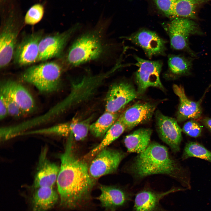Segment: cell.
I'll return each mask as SVG.
<instances>
[{
	"label": "cell",
	"mask_w": 211,
	"mask_h": 211,
	"mask_svg": "<svg viewBox=\"0 0 211 211\" xmlns=\"http://www.w3.org/2000/svg\"><path fill=\"white\" fill-rule=\"evenodd\" d=\"M99 188L101 194L96 199L106 211H116L132 200V194L120 188L101 185Z\"/></svg>",
	"instance_id": "obj_15"
},
{
	"label": "cell",
	"mask_w": 211,
	"mask_h": 211,
	"mask_svg": "<svg viewBox=\"0 0 211 211\" xmlns=\"http://www.w3.org/2000/svg\"><path fill=\"white\" fill-rule=\"evenodd\" d=\"M163 26L169 37L172 48L185 51L193 57H197L190 48L189 41L191 35H204L197 23L191 19L178 18L163 23Z\"/></svg>",
	"instance_id": "obj_5"
},
{
	"label": "cell",
	"mask_w": 211,
	"mask_h": 211,
	"mask_svg": "<svg viewBox=\"0 0 211 211\" xmlns=\"http://www.w3.org/2000/svg\"><path fill=\"white\" fill-rule=\"evenodd\" d=\"M181 190L174 188L158 192L149 189H144L136 195L132 211H169L162 207L160 201L168 194Z\"/></svg>",
	"instance_id": "obj_18"
},
{
	"label": "cell",
	"mask_w": 211,
	"mask_h": 211,
	"mask_svg": "<svg viewBox=\"0 0 211 211\" xmlns=\"http://www.w3.org/2000/svg\"><path fill=\"white\" fill-rule=\"evenodd\" d=\"M192 157H196L211 162V152L203 145L190 142L186 145L182 156L183 160Z\"/></svg>",
	"instance_id": "obj_26"
},
{
	"label": "cell",
	"mask_w": 211,
	"mask_h": 211,
	"mask_svg": "<svg viewBox=\"0 0 211 211\" xmlns=\"http://www.w3.org/2000/svg\"><path fill=\"white\" fill-rule=\"evenodd\" d=\"M156 107L155 104L150 102L138 103L126 109L119 118L125 125L126 130H130L138 125L150 121Z\"/></svg>",
	"instance_id": "obj_16"
},
{
	"label": "cell",
	"mask_w": 211,
	"mask_h": 211,
	"mask_svg": "<svg viewBox=\"0 0 211 211\" xmlns=\"http://www.w3.org/2000/svg\"><path fill=\"white\" fill-rule=\"evenodd\" d=\"M120 151L105 148L95 156L89 166L91 176L94 179L114 173L125 157Z\"/></svg>",
	"instance_id": "obj_10"
},
{
	"label": "cell",
	"mask_w": 211,
	"mask_h": 211,
	"mask_svg": "<svg viewBox=\"0 0 211 211\" xmlns=\"http://www.w3.org/2000/svg\"><path fill=\"white\" fill-rule=\"evenodd\" d=\"M44 13V8L40 3L36 4L32 6L28 10L25 15V23L30 25H35L42 19Z\"/></svg>",
	"instance_id": "obj_27"
},
{
	"label": "cell",
	"mask_w": 211,
	"mask_h": 211,
	"mask_svg": "<svg viewBox=\"0 0 211 211\" xmlns=\"http://www.w3.org/2000/svg\"><path fill=\"white\" fill-rule=\"evenodd\" d=\"M0 86L8 92L25 114L31 113L35 111V100L23 85L13 80H7L2 82Z\"/></svg>",
	"instance_id": "obj_19"
},
{
	"label": "cell",
	"mask_w": 211,
	"mask_h": 211,
	"mask_svg": "<svg viewBox=\"0 0 211 211\" xmlns=\"http://www.w3.org/2000/svg\"><path fill=\"white\" fill-rule=\"evenodd\" d=\"M62 69L58 63L47 62L28 68L22 76L23 81L34 86L40 93H51L60 85Z\"/></svg>",
	"instance_id": "obj_4"
},
{
	"label": "cell",
	"mask_w": 211,
	"mask_h": 211,
	"mask_svg": "<svg viewBox=\"0 0 211 211\" xmlns=\"http://www.w3.org/2000/svg\"><path fill=\"white\" fill-rule=\"evenodd\" d=\"M201 122L211 132V118H206L201 120Z\"/></svg>",
	"instance_id": "obj_31"
},
{
	"label": "cell",
	"mask_w": 211,
	"mask_h": 211,
	"mask_svg": "<svg viewBox=\"0 0 211 211\" xmlns=\"http://www.w3.org/2000/svg\"><path fill=\"white\" fill-rule=\"evenodd\" d=\"M202 130V126L198 122L192 120L186 122L182 129L186 134L193 137L199 136L201 134Z\"/></svg>",
	"instance_id": "obj_29"
},
{
	"label": "cell",
	"mask_w": 211,
	"mask_h": 211,
	"mask_svg": "<svg viewBox=\"0 0 211 211\" xmlns=\"http://www.w3.org/2000/svg\"><path fill=\"white\" fill-rule=\"evenodd\" d=\"M122 38L140 47L149 58L165 54L166 41L153 31L142 29Z\"/></svg>",
	"instance_id": "obj_11"
},
{
	"label": "cell",
	"mask_w": 211,
	"mask_h": 211,
	"mask_svg": "<svg viewBox=\"0 0 211 211\" xmlns=\"http://www.w3.org/2000/svg\"><path fill=\"white\" fill-rule=\"evenodd\" d=\"M120 114L105 111L94 122L91 124L89 131L96 137H102L118 120Z\"/></svg>",
	"instance_id": "obj_24"
},
{
	"label": "cell",
	"mask_w": 211,
	"mask_h": 211,
	"mask_svg": "<svg viewBox=\"0 0 211 211\" xmlns=\"http://www.w3.org/2000/svg\"><path fill=\"white\" fill-rule=\"evenodd\" d=\"M134 57L136 61L135 65L138 68L135 76L138 94H143L150 87L164 89L160 78L162 66V62L147 60L137 56Z\"/></svg>",
	"instance_id": "obj_6"
},
{
	"label": "cell",
	"mask_w": 211,
	"mask_h": 211,
	"mask_svg": "<svg viewBox=\"0 0 211 211\" xmlns=\"http://www.w3.org/2000/svg\"><path fill=\"white\" fill-rule=\"evenodd\" d=\"M0 94L5 102L8 115L16 118L21 117L25 114L8 92L0 86Z\"/></svg>",
	"instance_id": "obj_28"
},
{
	"label": "cell",
	"mask_w": 211,
	"mask_h": 211,
	"mask_svg": "<svg viewBox=\"0 0 211 211\" xmlns=\"http://www.w3.org/2000/svg\"><path fill=\"white\" fill-rule=\"evenodd\" d=\"M137 91L130 83L122 81L112 85L105 98V111L117 113L138 96Z\"/></svg>",
	"instance_id": "obj_9"
},
{
	"label": "cell",
	"mask_w": 211,
	"mask_h": 211,
	"mask_svg": "<svg viewBox=\"0 0 211 211\" xmlns=\"http://www.w3.org/2000/svg\"><path fill=\"white\" fill-rule=\"evenodd\" d=\"M47 150L44 148L40 154L31 188L33 190L42 187H53L57 182L60 166L48 159Z\"/></svg>",
	"instance_id": "obj_13"
},
{
	"label": "cell",
	"mask_w": 211,
	"mask_h": 211,
	"mask_svg": "<svg viewBox=\"0 0 211 211\" xmlns=\"http://www.w3.org/2000/svg\"><path fill=\"white\" fill-rule=\"evenodd\" d=\"M5 0H1V1H2V2L4 1Z\"/></svg>",
	"instance_id": "obj_32"
},
{
	"label": "cell",
	"mask_w": 211,
	"mask_h": 211,
	"mask_svg": "<svg viewBox=\"0 0 211 211\" xmlns=\"http://www.w3.org/2000/svg\"><path fill=\"white\" fill-rule=\"evenodd\" d=\"M152 134L151 129L142 128L127 135L124 143L127 151L138 154L144 151L150 144Z\"/></svg>",
	"instance_id": "obj_22"
},
{
	"label": "cell",
	"mask_w": 211,
	"mask_h": 211,
	"mask_svg": "<svg viewBox=\"0 0 211 211\" xmlns=\"http://www.w3.org/2000/svg\"><path fill=\"white\" fill-rule=\"evenodd\" d=\"M69 137L64 150L59 156L61 164L56 183L59 205L67 210L84 209L91 205V194L95 181L87 163L74 153L73 136Z\"/></svg>",
	"instance_id": "obj_1"
},
{
	"label": "cell",
	"mask_w": 211,
	"mask_h": 211,
	"mask_svg": "<svg viewBox=\"0 0 211 211\" xmlns=\"http://www.w3.org/2000/svg\"><path fill=\"white\" fill-rule=\"evenodd\" d=\"M193 59L181 55H170L168 58L167 74L170 77L175 79L190 75Z\"/></svg>",
	"instance_id": "obj_23"
},
{
	"label": "cell",
	"mask_w": 211,
	"mask_h": 211,
	"mask_svg": "<svg viewBox=\"0 0 211 211\" xmlns=\"http://www.w3.org/2000/svg\"><path fill=\"white\" fill-rule=\"evenodd\" d=\"M0 95V119L2 120L6 118L8 114L4 98L2 95Z\"/></svg>",
	"instance_id": "obj_30"
},
{
	"label": "cell",
	"mask_w": 211,
	"mask_h": 211,
	"mask_svg": "<svg viewBox=\"0 0 211 211\" xmlns=\"http://www.w3.org/2000/svg\"><path fill=\"white\" fill-rule=\"evenodd\" d=\"M58 193L53 187H42L35 190L31 199L33 211H47L52 208L58 200Z\"/></svg>",
	"instance_id": "obj_21"
},
{
	"label": "cell",
	"mask_w": 211,
	"mask_h": 211,
	"mask_svg": "<svg viewBox=\"0 0 211 211\" xmlns=\"http://www.w3.org/2000/svg\"><path fill=\"white\" fill-rule=\"evenodd\" d=\"M80 26L77 23L63 32L42 37L39 44L38 62L61 56L68 41Z\"/></svg>",
	"instance_id": "obj_8"
},
{
	"label": "cell",
	"mask_w": 211,
	"mask_h": 211,
	"mask_svg": "<svg viewBox=\"0 0 211 211\" xmlns=\"http://www.w3.org/2000/svg\"><path fill=\"white\" fill-rule=\"evenodd\" d=\"M156 120L157 132L161 139L174 152L179 151L182 139V130L177 120L159 111L156 112Z\"/></svg>",
	"instance_id": "obj_12"
},
{
	"label": "cell",
	"mask_w": 211,
	"mask_h": 211,
	"mask_svg": "<svg viewBox=\"0 0 211 211\" xmlns=\"http://www.w3.org/2000/svg\"><path fill=\"white\" fill-rule=\"evenodd\" d=\"M126 130L125 125L119 117L106 132L101 143L90 152L89 155L95 156L99 152L107 147L118 138Z\"/></svg>",
	"instance_id": "obj_25"
},
{
	"label": "cell",
	"mask_w": 211,
	"mask_h": 211,
	"mask_svg": "<svg viewBox=\"0 0 211 211\" xmlns=\"http://www.w3.org/2000/svg\"><path fill=\"white\" fill-rule=\"evenodd\" d=\"M42 37V33L39 31L25 38L15 49L13 56L15 63L24 66L38 62L39 44Z\"/></svg>",
	"instance_id": "obj_14"
},
{
	"label": "cell",
	"mask_w": 211,
	"mask_h": 211,
	"mask_svg": "<svg viewBox=\"0 0 211 211\" xmlns=\"http://www.w3.org/2000/svg\"><path fill=\"white\" fill-rule=\"evenodd\" d=\"M211 0H169L166 17L172 18H196V10L200 5Z\"/></svg>",
	"instance_id": "obj_20"
},
{
	"label": "cell",
	"mask_w": 211,
	"mask_h": 211,
	"mask_svg": "<svg viewBox=\"0 0 211 211\" xmlns=\"http://www.w3.org/2000/svg\"><path fill=\"white\" fill-rule=\"evenodd\" d=\"M16 15L14 10L9 11L0 35V67H6L13 57L18 35Z\"/></svg>",
	"instance_id": "obj_7"
},
{
	"label": "cell",
	"mask_w": 211,
	"mask_h": 211,
	"mask_svg": "<svg viewBox=\"0 0 211 211\" xmlns=\"http://www.w3.org/2000/svg\"><path fill=\"white\" fill-rule=\"evenodd\" d=\"M173 88L179 100L176 115L177 121L181 122L188 119H197L200 118L202 113L201 103L207 90L198 101H194L187 97L184 89L181 86L173 84Z\"/></svg>",
	"instance_id": "obj_17"
},
{
	"label": "cell",
	"mask_w": 211,
	"mask_h": 211,
	"mask_svg": "<svg viewBox=\"0 0 211 211\" xmlns=\"http://www.w3.org/2000/svg\"><path fill=\"white\" fill-rule=\"evenodd\" d=\"M131 169L135 176L139 178L154 174H166L179 180L187 188L190 187L184 169L170 156L167 148L157 143H150L144 151L139 154Z\"/></svg>",
	"instance_id": "obj_2"
},
{
	"label": "cell",
	"mask_w": 211,
	"mask_h": 211,
	"mask_svg": "<svg viewBox=\"0 0 211 211\" xmlns=\"http://www.w3.org/2000/svg\"><path fill=\"white\" fill-rule=\"evenodd\" d=\"M101 27L86 32L79 37L70 47L66 57L71 66H79L101 58L106 51Z\"/></svg>",
	"instance_id": "obj_3"
}]
</instances>
